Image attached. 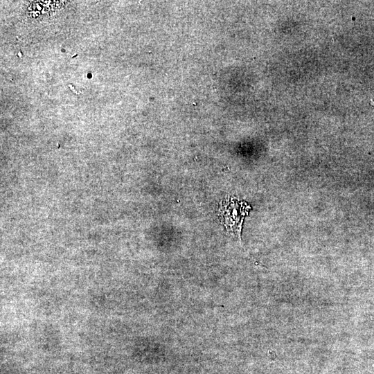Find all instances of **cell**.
Segmentation results:
<instances>
[{"instance_id": "cell-1", "label": "cell", "mask_w": 374, "mask_h": 374, "mask_svg": "<svg viewBox=\"0 0 374 374\" xmlns=\"http://www.w3.org/2000/svg\"><path fill=\"white\" fill-rule=\"evenodd\" d=\"M250 208L244 202L238 201L231 197H225L220 201L218 207L220 222L228 231L240 239L242 224Z\"/></svg>"}]
</instances>
